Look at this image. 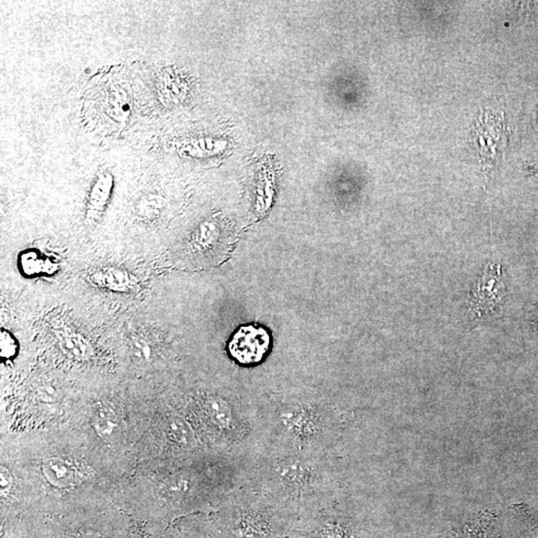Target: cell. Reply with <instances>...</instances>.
I'll list each match as a JSON object with an SVG mask.
<instances>
[{
    "mask_svg": "<svg viewBox=\"0 0 538 538\" xmlns=\"http://www.w3.org/2000/svg\"><path fill=\"white\" fill-rule=\"evenodd\" d=\"M112 178L110 175H101L93 187L88 205V216L90 219L98 216L109 200L112 189Z\"/></svg>",
    "mask_w": 538,
    "mask_h": 538,
    "instance_id": "30bf717a",
    "label": "cell"
},
{
    "mask_svg": "<svg viewBox=\"0 0 538 538\" xmlns=\"http://www.w3.org/2000/svg\"><path fill=\"white\" fill-rule=\"evenodd\" d=\"M198 476L191 471L176 472L163 485V494L171 501H184L200 492Z\"/></svg>",
    "mask_w": 538,
    "mask_h": 538,
    "instance_id": "52a82bcc",
    "label": "cell"
},
{
    "mask_svg": "<svg viewBox=\"0 0 538 538\" xmlns=\"http://www.w3.org/2000/svg\"><path fill=\"white\" fill-rule=\"evenodd\" d=\"M80 538H102L101 537H99V535H93V533H85V535H83L82 537Z\"/></svg>",
    "mask_w": 538,
    "mask_h": 538,
    "instance_id": "9a60e30c",
    "label": "cell"
},
{
    "mask_svg": "<svg viewBox=\"0 0 538 538\" xmlns=\"http://www.w3.org/2000/svg\"><path fill=\"white\" fill-rule=\"evenodd\" d=\"M167 433L171 442L180 449H193L198 446V438L191 423L182 415H173L167 423Z\"/></svg>",
    "mask_w": 538,
    "mask_h": 538,
    "instance_id": "9c48e42d",
    "label": "cell"
},
{
    "mask_svg": "<svg viewBox=\"0 0 538 538\" xmlns=\"http://www.w3.org/2000/svg\"><path fill=\"white\" fill-rule=\"evenodd\" d=\"M45 479L53 487L67 488L76 481V470L71 463L61 458H49L42 463Z\"/></svg>",
    "mask_w": 538,
    "mask_h": 538,
    "instance_id": "ba28073f",
    "label": "cell"
},
{
    "mask_svg": "<svg viewBox=\"0 0 538 538\" xmlns=\"http://www.w3.org/2000/svg\"><path fill=\"white\" fill-rule=\"evenodd\" d=\"M270 345V335L262 327H241L228 345L230 354L241 364L257 363L263 358Z\"/></svg>",
    "mask_w": 538,
    "mask_h": 538,
    "instance_id": "277c9868",
    "label": "cell"
},
{
    "mask_svg": "<svg viewBox=\"0 0 538 538\" xmlns=\"http://www.w3.org/2000/svg\"><path fill=\"white\" fill-rule=\"evenodd\" d=\"M340 436V418L326 402L278 398L255 411L254 456H322Z\"/></svg>",
    "mask_w": 538,
    "mask_h": 538,
    "instance_id": "6da1fadb",
    "label": "cell"
},
{
    "mask_svg": "<svg viewBox=\"0 0 538 538\" xmlns=\"http://www.w3.org/2000/svg\"><path fill=\"white\" fill-rule=\"evenodd\" d=\"M248 483L296 521L339 499L338 481L330 454L254 456Z\"/></svg>",
    "mask_w": 538,
    "mask_h": 538,
    "instance_id": "7a4b0ae2",
    "label": "cell"
},
{
    "mask_svg": "<svg viewBox=\"0 0 538 538\" xmlns=\"http://www.w3.org/2000/svg\"><path fill=\"white\" fill-rule=\"evenodd\" d=\"M13 485L12 474L6 467H1L0 472V490L2 494H8Z\"/></svg>",
    "mask_w": 538,
    "mask_h": 538,
    "instance_id": "4fadbf2b",
    "label": "cell"
},
{
    "mask_svg": "<svg viewBox=\"0 0 538 538\" xmlns=\"http://www.w3.org/2000/svg\"><path fill=\"white\" fill-rule=\"evenodd\" d=\"M295 521L248 481L230 492L223 508L227 538H289Z\"/></svg>",
    "mask_w": 538,
    "mask_h": 538,
    "instance_id": "3957f363",
    "label": "cell"
},
{
    "mask_svg": "<svg viewBox=\"0 0 538 538\" xmlns=\"http://www.w3.org/2000/svg\"><path fill=\"white\" fill-rule=\"evenodd\" d=\"M17 352V343L8 331L1 332V357L9 359Z\"/></svg>",
    "mask_w": 538,
    "mask_h": 538,
    "instance_id": "7c38bea8",
    "label": "cell"
},
{
    "mask_svg": "<svg viewBox=\"0 0 538 538\" xmlns=\"http://www.w3.org/2000/svg\"><path fill=\"white\" fill-rule=\"evenodd\" d=\"M505 295V286L501 268L492 264L485 271L476 284L471 298V308L479 316L494 311L501 304Z\"/></svg>",
    "mask_w": 538,
    "mask_h": 538,
    "instance_id": "5b68a950",
    "label": "cell"
},
{
    "mask_svg": "<svg viewBox=\"0 0 538 538\" xmlns=\"http://www.w3.org/2000/svg\"><path fill=\"white\" fill-rule=\"evenodd\" d=\"M476 128L479 154L485 160H494L503 154L506 139L503 118L496 115H485Z\"/></svg>",
    "mask_w": 538,
    "mask_h": 538,
    "instance_id": "8992f818",
    "label": "cell"
},
{
    "mask_svg": "<svg viewBox=\"0 0 538 538\" xmlns=\"http://www.w3.org/2000/svg\"><path fill=\"white\" fill-rule=\"evenodd\" d=\"M118 426V419L114 411L109 407H99L95 412L93 419V427L101 438H110L111 435L116 431Z\"/></svg>",
    "mask_w": 538,
    "mask_h": 538,
    "instance_id": "8fae6325",
    "label": "cell"
},
{
    "mask_svg": "<svg viewBox=\"0 0 538 538\" xmlns=\"http://www.w3.org/2000/svg\"><path fill=\"white\" fill-rule=\"evenodd\" d=\"M180 538H203V537H198V535H194V533L185 532L184 533V535H182V537Z\"/></svg>",
    "mask_w": 538,
    "mask_h": 538,
    "instance_id": "5bb4252c",
    "label": "cell"
}]
</instances>
